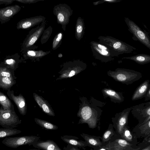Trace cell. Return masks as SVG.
<instances>
[{"instance_id":"1","label":"cell","mask_w":150,"mask_h":150,"mask_svg":"<svg viewBox=\"0 0 150 150\" xmlns=\"http://www.w3.org/2000/svg\"><path fill=\"white\" fill-rule=\"evenodd\" d=\"M99 42L109 48L115 57L123 54L131 53L136 49L127 43L110 36H100Z\"/></svg>"},{"instance_id":"2","label":"cell","mask_w":150,"mask_h":150,"mask_svg":"<svg viewBox=\"0 0 150 150\" xmlns=\"http://www.w3.org/2000/svg\"><path fill=\"white\" fill-rule=\"evenodd\" d=\"M107 74L116 81L127 85L133 83L140 79L142 74L133 70L117 68L115 71L109 70Z\"/></svg>"},{"instance_id":"3","label":"cell","mask_w":150,"mask_h":150,"mask_svg":"<svg viewBox=\"0 0 150 150\" xmlns=\"http://www.w3.org/2000/svg\"><path fill=\"white\" fill-rule=\"evenodd\" d=\"M90 45L93 56L96 59L103 62L112 61L115 59V55L105 46L95 41H91Z\"/></svg>"},{"instance_id":"4","label":"cell","mask_w":150,"mask_h":150,"mask_svg":"<svg viewBox=\"0 0 150 150\" xmlns=\"http://www.w3.org/2000/svg\"><path fill=\"white\" fill-rule=\"evenodd\" d=\"M102 112V110L97 106L86 105L83 107L81 112V122L87 123L90 128H95Z\"/></svg>"},{"instance_id":"5","label":"cell","mask_w":150,"mask_h":150,"mask_svg":"<svg viewBox=\"0 0 150 150\" xmlns=\"http://www.w3.org/2000/svg\"><path fill=\"white\" fill-rule=\"evenodd\" d=\"M124 21L128 27V30L133 37L134 40L139 41L150 49V39L148 33L142 30L133 21L127 17H125Z\"/></svg>"},{"instance_id":"6","label":"cell","mask_w":150,"mask_h":150,"mask_svg":"<svg viewBox=\"0 0 150 150\" xmlns=\"http://www.w3.org/2000/svg\"><path fill=\"white\" fill-rule=\"evenodd\" d=\"M21 123L15 110L0 107V125L4 128H14Z\"/></svg>"},{"instance_id":"7","label":"cell","mask_w":150,"mask_h":150,"mask_svg":"<svg viewBox=\"0 0 150 150\" xmlns=\"http://www.w3.org/2000/svg\"><path fill=\"white\" fill-rule=\"evenodd\" d=\"M40 137L35 136H25L14 137H6L2 143L6 146L13 148L28 145H32L38 141Z\"/></svg>"},{"instance_id":"8","label":"cell","mask_w":150,"mask_h":150,"mask_svg":"<svg viewBox=\"0 0 150 150\" xmlns=\"http://www.w3.org/2000/svg\"><path fill=\"white\" fill-rule=\"evenodd\" d=\"M45 24V23L43 22L40 26L33 28L29 31L22 44L21 50L22 53L27 50H33V45L43 31Z\"/></svg>"},{"instance_id":"9","label":"cell","mask_w":150,"mask_h":150,"mask_svg":"<svg viewBox=\"0 0 150 150\" xmlns=\"http://www.w3.org/2000/svg\"><path fill=\"white\" fill-rule=\"evenodd\" d=\"M131 108L132 114L140 121V124L150 120V102L133 106Z\"/></svg>"},{"instance_id":"10","label":"cell","mask_w":150,"mask_h":150,"mask_svg":"<svg viewBox=\"0 0 150 150\" xmlns=\"http://www.w3.org/2000/svg\"><path fill=\"white\" fill-rule=\"evenodd\" d=\"M54 11L57 16V22L63 26H65L72 14L70 8L65 4H59L54 7Z\"/></svg>"},{"instance_id":"11","label":"cell","mask_w":150,"mask_h":150,"mask_svg":"<svg viewBox=\"0 0 150 150\" xmlns=\"http://www.w3.org/2000/svg\"><path fill=\"white\" fill-rule=\"evenodd\" d=\"M131 109V107L125 109L121 112L117 113L115 117L112 118L113 121L116 125L118 132L120 134L126 126Z\"/></svg>"},{"instance_id":"12","label":"cell","mask_w":150,"mask_h":150,"mask_svg":"<svg viewBox=\"0 0 150 150\" xmlns=\"http://www.w3.org/2000/svg\"><path fill=\"white\" fill-rule=\"evenodd\" d=\"M21 7L15 5L0 8V22L2 24L8 22L20 11Z\"/></svg>"},{"instance_id":"13","label":"cell","mask_w":150,"mask_h":150,"mask_svg":"<svg viewBox=\"0 0 150 150\" xmlns=\"http://www.w3.org/2000/svg\"><path fill=\"white\" fill-rule=\"evenodd\" d=\"M45 18L44 17L40 16L23 19L18 22L16 27L18 30L28 29L43 22Z\"/></svg>"},{"instance_id":"14","label":"cell","mask_w":150,"mask_h":150,"mask_svg":"<svg viewBox=\"0 0 150 150\" xmlns=\"http://www.w3.org/2000/svg\"><path fill=\"white\" fill-rule=\"evenodd\" d=\"M7 94L9 98L15 103L20 114L23 115H25L26 111V103L22 95L20 93L18 96L15 95L13 91L11 90L7 91Z\"/></svg>"},{"instance_id":"15","label":"cell","mask_w":150,"mask_h":150,"mask_svg":"<svg viewBox=\"0 0 150 150\" xmlns=\"http://www.w3.org/2000/svg\"><path fill=\"white\" fill-rule=\"evenodd\" d=\"M20 57V56L18 53L7 56L0 64V65L7 67L15 71L21 61Z\"/></svg>"},{"instance_id":"16","label":"cell","mask_w":150,"mask_h":150,"mask_svg":"<svg viewBox=\"0 0 150 150\" xmlns=\"http://www.w3.org/2000/svg\"><path fill=\"white\" fill-rule=\"evenodd\" d=\"M150 80H147L142 83L136 89L132 97L134 101L145 97L149 89L150 88Z\"/></svg>"},{"instance_id":"17","label":"cell","mask_w":150,"mask_h":150,"mask_svg":"<svg viewBox=\"0 0 150 150\" xmlns=\"http://www.w3.org/2000/svg\"><path fill=\"white\" fill-rule=\"evenodd\" d=\"M102 92L104 97L109 98L111 101L115 103H121L124 100L125 98L121 93L108 88L103 89Z\"/></svg>"},{"instance_id":"18","label":"cell","mask_w":150,"mask_h":150,"mask_svg":"<svg viewBox=\"0 0 150 150\" xmlns=\"http://www.w3.org/2000/svg\"><path fill=\"white\" fill-rule=\"evenodd\" d=\"M32 145L35 148L43 150H62L56 143L50 140L38 141Z\"/></svg>"},{"instance_id":"19","label":"cell","mask_w":150,"mask_h":150,"mask_svg":"<svg viewBox=\"0 0 150 150\" xmlns=\"http://www.w3.org/2000/svg\"><path fill=\"white\" fill-rule=\"evenodd\" d=\"M60 138L68 144L76 147H82L88 146L86 141L78 140V138L76 137L65 135L61 136Z\"/></svg>"},{"instance_id":"20","label":"cell","mask_w":150,"mask_h":150,"mask_svg":"<svg viewBox=\"0 0 150 150\" xmlns=\"http://www.w3.org/2000/svg\"><path fill=\"white\" fill-rule=\"evenodd\" d=\"M126 59L133 60L136 63L141 65L148 64L150 62V56L149 55L141 54L130 57H125L122 59Z\"/></svg>"},{"instance_id":"21","label":"cell","mask_w":150,"mask_h":150,"mask_svg":"<svg viewBox=\"0 0 150 150\" xmlns=\"http://www.w3.org/2000/svg\"><path fill=\"white\" fill-rule=\"evenodd\" d=\"M81 136L84 139L88 146L92 147H100L102 144L96 137L82 133Z\"/></svg>"},{"instance_id":"22","label":"cell","mask_w":150,"mask_h":150,"mask_svg":"<svg viewBox=\"0 0 150 150\" xmlns=\"http://www.w3.org/2000/svg\"><path fill=\"white\" fill-rule=\"evenodd\" d=\"M16 80L11 79L8 77L0 76V88L7 90L11 88L16 83Z\"/></svg>"},{"instance_id":"23","label":"cell","mask_w":150,"mask_h":150,"mask_svg":"<svg viewBox=\"0 0 150 150\" xmlns=\"http://www.w3.org/2000/svg\"><path fill=\"white\" fill-rule=\"evenodd\" d=\"M0 104L4 110H14V106L7 97L0 91Z\"/></svg>"},{"instance_id":"24","label":"cell","mask_w":150,"mask_h":150,"mask_svg":"<svg viewBox=\"0 0 150 150\" xmlns=\"http://www.w3.org/2000/svg\"><path fill=\"white\" fill-rule=\"evenodd\" d=\"M85 30L84 24L83 20L79 17L76 25V38L80 40L83 35Z\"/></svg>"},{"instance_id":"25","label":"cell","mask_w":150,"mask_h":150,"mask_svg":"<svg viewBox=\"0 0 150 150\" xmlns=\"http://www.w3.org/2000/svg\"><path fill=\"white\" fill-rule=\"evenodd\" d=\"M23 57L25 59H33L34 58L46 55V52L41 51H38L33 50H28L22 53Z\"/></svg>"},{"instance_id":"26","label":"cell","mask_w":150,"mask_h":150,"mask_svg":"<svg viewBox=\"0 0 150 150\" xmlns=\"http://www.w3.org/2000/svg\"><path fill=\"white\" fill-rule=\"evenodd\" d=\"M131 145L125 139H118L114 142V150H126L131 148Z\"/></svg>"},{"instance_id":"27","label":"cell","mask_w":150,"mask_h":150,"mask_svg":"<svg viewBox=\"0 0 150 150\" xmlns=\"http://www.w3.org/2000/svg\"><path fill=\"white\" fill-rule=\"evenodd\" d=\"M21 132L20 130L14 128H0V138L14 135Z\"/></svg>"},{"instance_id":"28","label":"cell","mask_w":150,"mask_h":150,"mask_svg":"<svg viewBox=\"0 0 150 150\" xmlns=\"http://www.w3.org/2000/svg\"><path fill=\"white\" fill-rule=\"evenodd\" d=\"M0 76L8 77L11 79H16L14 74V71L7 67L0 65Z\"/></svg>"},{"instance_id":"29","label":"cell","mask_w":150,"mask_h":150,"mask_svg":"<svg viewBox=\"0 0 150 150\" xmlns=\"http://www.w3.org/2000/svg\"><path fill=\"white\" fill-rule=\"evenodd\" d=\"M35 121L37 124L46 129L54 130L58 129L57 126L44 120L35 119Z\"/></svg>"},{"instance_id":"30","label":"cell","mask_w":150,"mask_h":150,"mask_svg":"<svg viewBox=\"0 0 150 150\" xmlns=\"http://www.w3.org/2000/svg\"><path fill=\"white\" fill-rule=\"evenodd\" d=\"M122 137L127 141H131L132 139V136L130 131L127 127L126 126L123 129L121 134Z\"/></svg>"},{"instance_id":"31","label":"cell","mask_w":150,"mask_h":150,"mask_svg":"<svg viewBox=\"0 0 150 150\" xmlns=\"http://www.w3.org/2000/svg\"><path fill=\"white\" fill-rule=\"evenodd\" d=\"M62 36V33H59L55 37L52 43V49L53 50H55L60 45Z\"/></svg>"},{"instance_id":"32","label":"cell","mask_w":150,"mask_h":150,"mask_svg":"<svg viewBox=\"0 0 150 150\" xmlns=\"http://www.w3.org/2000/svg\"><path fill=\"white\" fill-rule=\"evenodd\" d=\"M139 128L142 132L148 135V133H150V120L144 123L140 124Z\"/></svg>"},{"instance_id":"33","label":"cell","mask_w":150,"mask_h":150,"mask_svg":"<svg viewBox=\"0 0 150 150\" xmlns=\"http://www.w3.org/2000/svg\"><path fill=\"white\" fill-rule=\"evenodd\" d=\"M113 132L111 129L107 130L104 133L102 138L103 142H105L108 141L113 134Z\"/></svg>"},{"instance_id":"34","label":"cell","mask_w":150,"mask_h":150,"mask_svg":"<svg viewBox=\"0 0 150 150\" xmlns=\"http://www.w3.org/2000/svg\"><path fill=\"white\" fill-rule=\"evenodd\" d=\"M121 1V0H102L96 2H94L93 3V4L94 5H97L104 3H113L119 2Z\"/></svg>"},{"instance_id":"35","label":"cell","mask_w":150,"mask_h":150,"mask_svg":"<svg viewBox=\"0 0 150 150\" xmlns=\"http://www.w3.org/2000/svg\"><path fill=\"white\" fill-rule=\"evenodd\" d=\"M14 1L24 4L33 3L38 1L35 0H15Z\"/></svg>"},{"instance_id":"36","label":"cell","mask_w":150,"mask_h":150,"mask_svg":"<svg viewBox=\"0 0 150 150\" xmlns=\"http://www.w3.org/2000/svg\"><path fill=\"white\" fill-rule=\"evenodd\" d=\"M14 1V0H0V5L2 4L8 5L12 3Z\"/></svg>"},{"instance_id":"37","label":"cell","mask_w":150,"mask_h":150,"mask_svg":"<svg viewBox=\"0 0 150 150\" xmlns=\"http://www.w3.org/2000/svg\"><path fill=\"white\" fill-rule=\"evenodd\" d=\"M43 111L47 113H49L50 111L47 106L45 104H43L41 106Z\"/></svg>"},{"instance_id":"38","label":"cell","mask_w":150,"mask_h":150,"mask_svg":"<svg viewBox=\"0 0 150 150\" xmlns=\"http://www.w3.org/2000/svg\"><path fill=\"white\" fill-rule=\"evenodd\" d=\"M64 149L65 150H79L76 147L69 144L66 148H64Z\"/></svg>"},{"instance_id":"39","label":"cell","mask_w":150,"mask_h":150,"mask_svg":"<svg viewBox=\"0 0 150 150\" xmlns=\"http://www.w3.org/2000/svg\"><path fill=\"white\" fill-rule=\"evenodd\" d=\"M145 101H147L150 100V88H149L145 97Z\"/></svg>"},{"instance_id":"40","label":"cell","mask_w":150,"mask_h":150,"mask_svg":"<svg viewBox=\"0 0 150 150\" xmlns=\"http://www.w3.org/2000/svg\"><path fill=\"white\" fill-rule=\"evenodd\" d=\"M110 147L109 146L108 147L106 146L105 147H101L98 150H110Z\"/></svg>"},{"instance_id":"41","label":"cell","mask_w":150,"mask_h":150,"mask_svg":"<svg viewBox=\"0 0 150 150\" xmlns=\"http://www.w3.org/2000/svg\"><path fill=\"white\" fill-rule=\"evenodd\" d=\"M75 73V71L74 70H72L70 73L69 76L70 77H71L74 76Z\"/></svg>"},{"instance_id":"42","label":"cell","mask_w":150,"mask_h":150,"mask_svg":"<svg viewBox=\"0 0 150 150\" xmlns=\"http://www.w3.org/2000/svg\"><path fill=\"white\" fill-rule=\"evenodd\" d=\"M142 150H150V145L147 146Z\"/></svg>"},{"instance_id":"43","label":"cell","mask_w":150,"mask_h":150,"mask_svg":"<svg viewBox=\"0 0 150 150\" xmlns=\"http://www.w3.org/2000/svg\"><path fill=\"white\" fill-rule=\"evenodd\" d=\"M28 150H40L39 149H30Z\"/></svg>"}]
</instances>
